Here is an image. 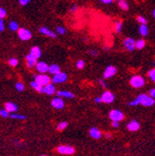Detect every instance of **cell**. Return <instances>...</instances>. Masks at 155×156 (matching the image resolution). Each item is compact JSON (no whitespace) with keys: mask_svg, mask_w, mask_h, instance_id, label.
I'll list each match as a JSON object with an SVG mask.
<instances>
[{"mask_svg":"<svg viewBox=\"0 0 155 156\" xmlns=\"http://www.w3.org/2000/svg\"><path fill=\"white\" fill-rule=\"evenodd\" d=\"M127 128L130 132H137L140 128V123L136 120H131L127 125Z\"/></svg>","mask_w":155,"mask_h":156,"instance_id":"16","label":"cell"},{"mask_svg":"<svg viewBox=\"0 0 155 156\" xmlns=\"http://www.w3.org/2000/svg\"><path fill=\"white\" fill-rule=\"evenodd\" d=\"M68 80V74L66 73H63V71H60L56 74L53 75V77L51 78V81H53V84H62L65 83Z\"/></svg>","mask_w":155,"mask_h":156,"instance_id":"5","label":"cell"},{"mask_svg":"<svg viewBox=\"0 0 155 156\" xmlns=\"http://www.w3.org/2000/svg\"><path fill=\"white\" fill-rule=\"evenodd\" d=\"M60 71H61L60 67L58 66V65H56V64H53V65H50V66L49 67V71H48V73H50V74L54 75V74H56L58 73H60Z\"/></svg>","mask_w":155,"mask_h":156,"instance_id":"20","label":"cell"},{"mask_svg":"<svg viewBox=\"0 0 155 156\" xmlns=\"http://www.w3.org/2000/svg\"><path fill=\"white\" fill-rule=\"evenodd\" d=\"M114 99H115L114 94L111 92H109V90H106L101 95V100L105 104H111L114 101Z\"/></svg>","mask_w":155,"mask_h":156,"instance_id":"7","label":"cell"},{"mask_svg":"<svg viewBox=\"0 0 155 156\" xmlns=\"http://www.w3.org/2000/svg\"><path fill=\"white\" fill-rule=\"evenodd\" d=\"M19 1V4H20L21 6H26V5H28L31 0H18Z\"/></svg>","mask_w":155,"mask_h":156,"instance_id":"38","label":"cell"},{"mask_svg":"<svg viewBox=\"0 0 155 156\" xmlns=\"http://www.w3.org/2000/svg\"><path fill=\"white\" fill-rule=\"evenodd\" d=\"M89 54L92 55V56H97L98 55V51L95 50H89Z\"/></svg>","mask_w":155,"mask_h":156,"instance_id":"39","label":"cell"},{"mask_svg":"<svg viewBox=\"0 0 155 156\" xmlns=\"http://www.w3.org/2000/svg\"><path fill=\"white\" fill-rule=\"evenodd\" d=\"M55 31L57 32L58 34H60V35H63V34H65L66 32H67V30L62 27V26H58V27H56V30Z\"/></svg>","mask_w":155,"mask_h":156,"instance_id":"31","label":"cell"},{"mask_svg":"<svg viewBox=\"0 0 155 156\" xmlns=\"http://www.w3.org/2000/svg\"><path fill=\"white\" fill-rule=\"evenodd\" d=\"M137 21L139 22V24H147V19L142 15L137 16Z\"/></svg>","mask_w":155,"mask_h":156,"instance_id":"36","label":"cell"},{"mask_svg":"<svg viewBox=\"0 0 155 156\" xmlns=\"http://www.w3.org/2000/svg\"><path fill=\"white\" fill-rule=\"evenodd\" d=\"M0 116L3 117V118H8V117H10V112L6 109H0Z\"/></svg>","mask_w":155,"mask_h":156,"instance_id":"34","label":"cell"},{"mask_svg":"<svg viewBox=\"0 0 155 156\" xmlns=\"http://www.w3.org/2000/svg\"><path fill=\"white\" fill-rule=\"evenodd\" d=\"M5 109L8 110L10 113H14L15 112H17L18 107L17 105H15V103H11V102H7L5 104Z\"/></svg>","mask_w":155,"mask_h":156,"instance_id":"18","label":"cell"},{"mask_svg":"<svg viewBox=\"0 0 155 156\" xmlns=\"http://www.w3.org/2000/svg\"><path fill=\"white\" fill-rule=\"evenodd\" d=\"M9 29L11 31H17L19 30V26H18V23L15 22V21H11L9 23Z\"/></svg>","mask_w":155,"mask_h":156,"instance_id":"26","label":"cell"},{"mask_svg":"<svg viewBox=\"0 0 155 156\" xmlns=\"http://www.w3.org/2000/svg\"><path fill=\"white\" fill-rule=\"evenodd\" d=\"M55 92L56 89L53 83H49L46 86L43 87V93H46L48 95H53V93H55Z\"/></svg>","mask_w":155,"mask_h":156,"instance_id":"14","label":"cell"},{"mask_svg":"<svg viewBox=\"0 0 155 156\" xmlns=\"http://www.w3.org/2000/svg\"><path fill=\"white\" fill-rule=\"evenodd\" d=\"M108 117L111 121H117L120 122L122 120H124L125 118V114L123 113L121 110L119 109H112L108 113Z\"/></svg>","mask_w":155,"mask_h":156,"instance_id":"3","label":"cell"},{"mask_svg":"<svg viewBox=\"0 0 155 156\" xmlns=\"http://www.w3.org/2000/svg\"><path fill=\"white\" fill-rule=\"evenodd\" d=\"M30 86L33 88L34 89H35L37 93H43V86L39 85L35 80L34 81H31V84H30Z\"/></svg>","mask_w":155,"mask_h":156,"instance_id":"22","label":"cell"},{"mask_svg":"<svg viewBox=\"0 0 155 156\" xmlns=\"http://www.w3.org/2000/svg\"><path fill=\"white\" fill-rule=\"evenodd\" d=\"M17 34H18V37L20 38L22 41H28L31 38V36H33V34L31 32V31L25 28L19 29L17 31Z\"/></svg>","mask_w":155,"mask_h":156,"instance_id":"4","label":"cell"},{"mask_svg":"<svg viewBox=\"0 0 155 156\" xmlns=\"http://www.w3.org/2000/svg\"><path fill=\"white\" fill-rule=\"evenodd\" d=\"M154 104H155V100L153 97H151L150 95L142 93V94L138 95L134 100L128 102V105L131 107H136L138 105H142L144 107H151L154 105Z\"/></svg>","mask_w":155,"mask_h":156,"instance_id":"1","label":"cell"},{"mask_svg":"<svg viewBox=\"0 0 155 156\" xmlns=\"http://www.w3.org/2000/svg\"><path fill=\"white\" fill-rule=\"evenodd\" d=\"M98 82H99V84H100V85L101 86H103V87H107V83H106V81L105 80H102V79H99L98 80Z\"/></svg>","mask_w":155,"mask_h":156,"instance_id":"42","label":"cell"},{"mask_svg":"<svg viewBox=\"0 0 155 156\" xmlns=\"http://www.w3.org/2000/svg\"><path fill=\"white\" fill-rule=\"evenodd\" d=\"M139 32L142 36H147L148 34V28L147 24H141L139 27Z\"/></svg>","mask_w":155,"mask_h":156,"instance_id":"23","label":"cell"},{"mask_svg":"<svg viewBox=\"0 0 155 156\" xmlns=\"http://www.w3.org/2000/svg\"><path fill=\"white\" fill-rule=\"evenodd\" d=\"M26 61H27V66H28V68H30V69L34 68L36 66V64H37V60L34 59V58H31L29 55L26 56Z\"/></svg>","mask_w":155,"mask_h":156,"instance_id":"21","label":"cell"},{"mask_svg":"<svg viewBox=\"0 0 155 156\" xmlns=\"http://www.w3.org/2000/svg\"><path fill=\"white\" fill-rule=\"evenodd\" d=\"M67 127H68V122H66V121L60 122L59 124L57 125V131L62 132V131H64V129H65Z\"/></svg>","mask_w":155,"mask_h":156,"instance_id":"29","label":"cell"},{"mask_svg":"<svg viewBox=\"0 0 155 156\" xmlns=\"http://www.w3.org/2000/svg\"><path fill=\"white\" fill-rule=\"evenodd\" d=\"M49 65L46 63V62H44V61H40V62H37L36 64V66H35V69L36 70L38 71V73H46L49 71Z\"/></svg>","mask_w":155,"mask_h":156,"instance_id":"12","label":"cell"},{"mask_svg":"<svg viewBox=\"0 0 155 156\" xmlns=\"http://www.w3.org/2000/svg\"><path fill=\"white\" fill-rule=\"evenodd\" d=\"M51 107L56 109H62L64 107H65V102L62 99V97H54V98L51 100Z\"/></svg>","mask_w":155,"mask_h":156,"instance_id":"9","label":"cell"},{"mask_svg":"<svg viewBox=\"0 0 155 156\" xmlns=\"http://www.w3.org/2000/svg\"><path fill=\"white\" fill-rule=\"evenodd\" d=\"M116 1H117L120 9L123 11H128V3L127 2V0H116Z\"/></svg>","mask_w":155,"mask_h":156,"instance_id":"24","label":"cell"},{"mask_svg":"<svg viewBox=\"0 0 155 156\" xmlns=\"http://www.w3.org/2000/svg\"><path fill=\"white\" fill-rule=\"evenodd\" d=\"M147 76L150 77V79L155 83V69H151L150 70H148L147 73Z\"/></svg>","mask_w":155,"mask_h":156,"instance_id":"32","label":"cell"},{"mask_svg":"<svg viewBox=\"0 0 155 156\" xmlns=\"http://www.w3.org/2000/svg\"><path fill=\"white\" fill-rule=\"evenodd\" d=\"M130 84L132 88H135V89H140L142 87L145 86L146 84V80L143 76L141 75H133L131 80H130Z\"/></svg>","mask_w":155,"mask_h":156,"instance_id":"2","label":"cell"},{"mask_svg":"<svg viewBox=\"0 0 155 156\" xmlns=\"http://www.w3.org/2000/svg\"><path fill=\"white\" fill-rule=\"evenodd\" d=\"M148 93H150V95L155 99V89H151Z\"/></svg>","mask_w":155,"mask_h":156,"instance_id":"44","label":"cell"},{"mask_svg":"<svg viewBox=\"0 0 155 156\" xmlns=\"http://www.w3.org/2000/svg\"><path fill=\"white\" fill-rule=\"evenodd\" d=\"M77 9H78V7H77L76 5H74V6H73V7H70L69 11H70V12H75V11H77Z\"/></svg>","mask_w":155,"mask_h":156,"instance_id":"43","label":"cell"},{"mask_svg":"<svg viewBox=\"0 0 155 156\" xmlns=\"http://www.w3.org/2000/svg\"><path fill=\"white\" fill-rule=\"evenodd\" d=\"M90 137H92L93 139H100L102 136V132H100V129H98L97 128H90L89 132Z\"/></svg>","mask_w":155,"mask_h":156,"instance_id":"17","label":"cell"},{"mask_svg":"<svg viewBox=\"0 0 155 156\" xmlns=\"http://www.w3.org/2000/svg\"><path fill=\"white\" fill-rule=\"evenodd\" d=\"M100 1L104 4H111L112 2L115 1V0H100Z\"/></svg>","mask_w":155,"mask_h":156,"instance_id":"41","label":"cell"},{"mask_svg":"<svg viewBox=\"0 0 155 156\" xmlns=\"http://www.w3.org/2000/svg\"><path fill=\"white\" fill-rule=\"evenodd\" d=\"M57 151L64 155H72L75 152V149L70 146H59L57 148Z\"/></svg>","mask_w":155,"mask_h":156,"instance_id":"8","label":"cell"},{"mask_svg":"<svg viewBox=\"0 0 155 156\" xmlns=\"http://www.w3.org/2000/svg\"><path fill=\"white\" fill-rule=\"evenodd\" d=\"M145 46H146V41L144 39H139V40L135 41V49L142 50L145 48Z\"/></svg>","mask_w":155,"mask_h":156,"instance_id":"25","label":"cell"},{"mask_svg":"<svg viewBox=\"0 0 155 156\" xmlns=\"http://www.w3.org/2000/svg\"><path fill=\"white\" fill-rule=\"evenodd\" d=\"M57 96L62 97V98H74V94L69 90H59L57 92Z\"/></svg>","mask_w":155,"mask_h":156,"instance_id":"19","label":"cell"},{"mask_svg":"<svg viewBox=\"0 0 155 156\" xmlns=\"http://www.w3.org/2000/svg\"><path fill=\"white\" fill-rule=\"evenodd\" d=\"M116 73H117V69H116L114 66H108L106 68V70H104V73H103V76H104L105 79H109V78L113 77Z\"/></svg>","mask_w":155,"mask_h":156,"instance_id":"10","label":"cell"},{"mask_svg":"<svg viewBox=\"0 0 155 156\" xmlns=\"http://www.w3.org/2000/svg\"><path fill=\"white\" fill-rule=\"evenodd\" d=\"M152 15H153V17H154V19H155V10H153V11H152Z\"/></svg>","mask_w":155,"mask_h":156,"instance_id":"48","label":"cell"},{"mask_svg":"<svg viewBox=\"0 0 155 156\" xmlns=\"http://www.w3.org/2000/svg\"><path fill=\"white\" fill-rule=\"evenodd\" d=\"M123 44H124L125 49L128 51H132L135 49V40L133 38H131V37L126 38L124 42H123Z\"/></svg>","mask_w":155,"mask_h":156,"instance_id":"11","label":"cell"},{"mask_svg":"<svg viewBox=\"0 0 155 156\" xmlns=\"http://www.w3.org/2000/svg\"><path fill=\"white\" fill-rule=\"evenodd\" d=\"M10 117L12 119H17V120H25L26 119V116L23 115V114H19V113H11L10 114Z\"/></svg>","mask_w":155,"mask_h":156,"instance_id":"27","label":"cell"},{"mask_svg":"<svg viewBox=\"0 0 155 156\" xmlns=\"http://www.w3.org/2000/svg\"><path fill=\"white\" fill-rule=\"evenodd\" d=\"M5 30V24H4V21L3 19H0V32L3 31Z\"/></svg>","mask_w":155,"mask_h":156,"instance_id":"40","label":"cell"},{"mask_svg":"<svg viewBox=\"0 0 155 156\" xmlns=\"http://www.w3.org/2000/svg\"><path fill=\"white\" fill-rule=\"evenodd\" d=\"M7 15V11L4 8H0V19H3L4 17H6Z\"/></svg>","mask_w":155,"mask_h":156,"instance_id":"37","label":"cell"},{"mask_svg":"<svg viewBox=\"0 0 155 156\" xmlns=\"http://www.w3.org/2000/svg\"><path fill=\"white\" fill-rule=\"evenodd\" d=\"M105 136H106V138H108V139H111V134L108 133V132H107V133L105 134Z\"/></svg>","mask_w":155,"mask_h":156,"instance_id":"47","label":"cell"},{"mask_svg":"<svg viewBox=\"0 0 155 156\" xmlns=\"http://www.w3.org/2000/svg\"><path fill=\"white\" fill-rule=\"evenodd\" d=\"M123 29V23L122 21H116L115 22V25H114V31L116 34H119V32H121Z\"/></svg>","mask_w":155,"mask_h":156,"instance_id":"28","label":"cell"},{"mask_svg":"<svg viewBox=\"0 0 155 156\" xmlns=\"http://www.w3.org/2000/svg\"><path fill=\"white\" fill-rule=\"evenodd\" d=\"M94 102H95V103H97V104L101 103V102H102L101 97H95V98H94Z\"/></svg>","mask_w":155,"mask_h":156,"instance_id":"46","label":"cell"},{"mask_svg":"<svg viewBox=\"0 0 155 156\" xmlns=\"http://www.w3.org/2000/svg\"><path fill=\"white\" fill-rule=\"evenodd\" d=\"M19 61L17 58H11V59L9 60V65L11 67H16L18 65Z\"/></svg>","mask_w":155,"mask_h":156,"instance_id":"35","label":"cell"},{"mask_svg":"<svg viewBox=\"0 0 155 156\" xmlns=\"http://www.w3.org/2000/svg\"><path fill=\"white\" fill-rule=\"evenodd\" d=\"M15 89L17 90V92L19 93H22L23 90L25 89V86H24V84L22 82H17L15 84Z\"/></svg>","mask_w":155,"mask_h":156,"instance_id":"30","label":"cell"},{"mask_svg":"<svg viewBox=\"0 0 155 156\" xmlns=\"http://www.w3.org/2000/svg\"><path fill=\"white\" fill-rule=\"evenodd\" d=\"M38 84H39V85H41V86H46L47 84H49V83H50V81H51V78L48 75V74H46V73H40V74H38L37 76H35V79H34Z\"/></svg>","mask_w":155,"mask_h":156,"instance_id":"6","label":"cell"},{"mask_svg":"<svg viewBox=\"0 0 155 156\" xmlns=\"http://www.w3.org/2000/svg\"><path fill=\"white\" fill-rule=\"evenodd\" d=\"M86 66V64H85V61L84 60H78L76 62V68L78 69V70H83L84 68H85Z\"/></svg>","mask_w":155,"mask_h":156,"instance_id":"33","label":"cell"},{"mask_svg":"<svg viewBox=\"0 0 155 156\" xmlns=\"http://www.w3.org/2000/svg\"><path fill=\"white\" fill-rule=\"evenodd\" d=\"M41 156H46V155H41Z\"/></svg>","mask_w":155,"mask_h":156,"instance_id":"49","label":"cell"},{"mask_svg":"<svg viewBox=\"0 0 155 156\" xmlns=\"http://www.w3.org/2000/svg\"><path fill=\"white\" fill-rule=\"evenodd\" d=\"M111 126H112L113 128H118V127H119V122H117V121H112Z\"/></svg>","mask_w":155,"mask_h":156,"instance_id":"45","label":"cell"},{"mask_svg":"<svg viewBox=\"0 0 155 156\" xmlns=\"http://www.w3.org/2000/svg\"><path fill=\"white\" fill-rule=\"evenodd\" d=\"M39 32L43 35H46L48 37H50V38H56V32L55 31H53L51 30H50L49 28L47 27H41L39 29Z\"/></svg>","mask_w":155,"mask_h":156,"instance_id":"15","label":"cell"},{"mask_svg":"<svg viewBox=\"0 0 155 156\" xmlns=\"http://www.w3.org/2000/svg\"><path fill=\"white\" fill-rule=\"evenodd\" d=\"M41 54H42V51H41V49L37 46H34L31 49V51L30 54H28L29 56H31V58H34V59L38 60V58L41 57Z\"/></svg>","mask_w":155,"mask_h":156,"instance_id":"13","label":"cell"}]
</instances>
